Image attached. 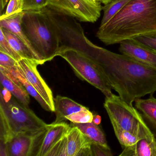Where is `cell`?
Masks as SVG:
<instances>
[{"instance_id": "6da1fadb", "label": "cell", "mask_w": 156, "mask_h": 156, "mask_svg": "<svg viewBox=\"0 0 156 156\" xmlns=\"http://www.w3.org/2000/svg\"><path fill=\"white\" fill-rule=\"evenodd\" d=\"M85 55L94 61L112 89L130 105L138 98L156 92V68L94 44Z\"/></svg>"}, {"instance_id": "7a4b0ae2", "label": "cell", "mask_w": 156, "mask_h": 156, "mask_svg": "<svg viewBox=\"0 0 156 156\" xmlns=\"http://www.w3.org/2000/svg\"><path fill=\"white\" fill-rule=\"evenodd\" d=\"M156 33V0H130L96 36L105 45Z\"/></svg>"}, {"instance_id": "3957f363", "label": "cell", "mask_w": 156, "mask_h": 156, "mask_svg": "<svg viewBox=\"0 0 156 156\" xmlns=\"http://www.w3.org/2000/svg\"><path fill=\"white\" fill-rule=\"evenodd\" d=\"M21 25L34 49L44 63L56 56L60 46L59 34L43 9L23 11Z\"/></svg>"}, {"instance_id": "277c9868", "label": "cell", "mask_w": 156, "mask_h": 156, "mask_svg": "<svg viewBox=\"0 0 156 156\" xmlns=\"http://www.w3.org/2000/svg\"><path fill=\"white\" fill-rule=\"evenodd\" d=\"M0 142L6 144L14 134L34 133L47 124L34 112L10 96L5 98L0 95Z\"/></svg>"}, {"instance_id": "5b68a950", "label": "cell", "mask_w": 156, "mask_h": 156, "mask_svg": "<svg viewBox=\"0 0 156 156\" xmlns=\"http://www.w3.org/2000/svg\"><path fill=\"white\" fill-rule=\"evenodd\" d=\"M104 107L113 127L129 131L141 139L156 138L140 112L123 101L119 96L113 94L110 97H106Z\"/></svg>"}, {"instance_id": "8992f818", "label": "cell", "mask_w": 156, "mask_h": 156, "mask_svg": "<svg viewBox=\"0 0 156 156\" xmlns=\"http://www.w3.org/2000/svg\"><path fill=\"white\" fill-rule=\"evenodd\" d=\"M57 56L65 60L77 76L99 89L105 97L112 95V87L99 66L91 58L75 49L66 47H60Z\"/></svg>"}, {"instance_id": "52a82bcc", "label": "cell", "mask_w": 156, "mask_h": 156, "mask_svg": "<svg viewBox=\"0 0 156 156\" xmlns=\"http://www.w3.org/2000/svg\"><path fill=\"white\" fill-rule=\"evenodd\" d=\"M47 8L79 21L92 23L98 20L103 10L98 0H49Z\"/></svg>"}, {"instance_id": "ba28073f", "label": "cell", "mask_w": 156, "mask_h": 156, "mask_svg": "<svg viewBox=\"0 0 156 156\" xmlns=\"http://www.w3.org/2000/svg\"><path fill=\"white\" fill-rule=\"evenodd\" d=\"M39 65L41 64L35 60L22 58L17 62L16 66L48 104L51 112H55L52 92L38 72Z\"/></svg>"}, {"instance_id": "9c48e42d", "label": "cell", "mask_w": 156, "mask_h": 156, "mask_svg": "<svg viewBox=\"0 0 156 156\" xmlns=\"http://www.w3.org/2000/svg\"><path fill=\"white\" fill-rule=\"evenodd\" d=\"M120 53L146 65L156 68V53L140 43L135 39L119 43Z\"/></svg>"}, {"instance_id": "30bf717a", "label": "cell", "mask_w": 156, "mask_h": 156, "mask_svg": "<svg viewBox=\"0 0 156 156\" xmlns=\"http://www.w3.org/2000/svg\"><path fill=\"white\" fill-rule=\"evenodd\" d=\"M65 138L67 156H92L91 141L77 127L71 126Z\"/></svg>"}, {"instance_id": "8fae6325", "label": "cell", "mask_w": 156, "mask_h": 156, "mask_svg": "<svg viewBox=\"0 0 156 156\" xmlns=\"http://www.w3.org/2000/svg\"><path fill=\"white\" fill-rule=\"evenodd\" d=\"M70 127L71 125L64 121L47 124L44 129L37 156H46L50 150L66 134Z\"/></svg>"}, {"instance_id": "7c38bea8", "label": "cell", "mask_w": 156, "mask_h": 156, "mask_svg": "<svg viewBox=\"0 0 156 156\" xmlns=\"http://www.w3.org/2000/svg\"><path fill=\"white\" fill-rule=\"evenodd\" d=\"M34 133L12 135L6 143L7 156H31Z\"/></svg>"}, {"instance_id": "4fadbf2b", "label": "cell", "mask_w": 156, "mask_h": 156, "mask_svg": "<svg viewBox=\"0 0 156 156\" xmlns=\"http://www.w3.org/2000/svg\"><path fill=\"white\" fill-rule=\"evenodd\" d=\"M0 81L2 86L9 91L19 102L28 107L30 94L22 84L9 70L0 66Z\"/></svg>"}, {"instance_id": "5bb4252c", "label": "cell", "mask_w": 156, "mask_h": 156, "mask_svg": "<svg viewBox=\"0 0 156 156\" xmlns=\"http://www.w3.org/2000/svg\"><path fill=\"white\" fill-rule=\"evenodd\" d=\"M23 11L16 13L5 19H0V27L8 29L19 37L25 45L41 61L42 64L44 63L41 58L35 51L31 44L30 42L27 38L22 27V19L23 16Z\"/></svg>"}, {"instance_id": "9a60e30c", "label": "cell", "mask_w": 156, "mask_h": 156, "mask_svg": "<svg viewBox=\"0 0 156 156\" xmlns=\"http://www.w3.org/2000/svg\"><path fill=\"white\" fill-rule=\"evenodd\" d=\"M55 113L56 119L54 123H60L66 120L67 116L88 108L76 103L71 98L57 96L54 99Z\"/></svg>"}, {"instance_id": "2e32d148", "label": "cell", "mask_w": 156, "mask_h": 156, "mask_svg": "<svg viewBox=\"0 0 156 156\" xmlns=\"http://www.w3.org/2000/svg\"><path fill=\"white\" fill-rule=\"evenodd\" d=\"M135 107L141 114L146 124L156 138V98L152 95L147 99L138 98Z\"/></svg>"}, {"instance_id": "e0dca14e", "label": "cell", "mask_w": 156, "mask_h": 156, "mask_svg": "<svg viewBox=\"0 0 156 156\" xmlns=\"http://www.w3.org/2000/svg\"><path fill=\"white\" fill-rule=\"evenodd\" d=\"M123 149L119 156H156V138L141 139Z\"/></svg>"}, {"instance_id": "ac0fdd59", "label": "cell", "mask_w": 156, "mask_h": 156, "mask_svg": "<svg viewBox=\"0 0 156 156\" xmlns=\"http://www.w3.org/2000/svg\"><path fill=\"white\" fill-rule=\"evenodd\" d=\"M71 126L77 127L91 142L108 146L105 133L93 121L86 123H72Z\"/></svg>"}, {"instance_id": "d6986e66", "label": "cell", "mask_w": 156, "mask_h": 156, "mask_svg": "<svg viewBox=\"0 0 156 156\" xmlns=\"http://www.w3.org/2000/svg\"><path fill=\"white\" fill-rule=\"evenodd\" d=\"M0 30L2 31L5 37L9 41L13 50L22 58L35 60L39 62L41 65L42 64L41 61L25 45V44L13 33L11 32L8 29L1 27H0Z\"/></svg>"}, {"instance_id": "ffe728a7", "label": "cell", "mask_w": 156, "mask_h": 156, "mask_svg": "<svg viewBox=\"0 0 156 156\" xmlns=\"http://www.w3.org/2000/svg\"><path fill=\"white\" fill-rule=\"evenodd\" d=\"M8 70H9L10 73L12 74L17 78V79L23 85L27 90L29 94L34 98L44 109L47 110V111H51V108L48 105V104L40 95L38 92L35 90V88L28 82V80L18 70L16 66L14 68L8 69Z\"/></svg>"}, {"instance_id": "44dd1931", "label": "cell", "mask_w": 156, "mask_h": 156, "mask_svg": "<svg viewBox=\"0 0 156 156\" xmlns=\"http://www.w3.org/2000/svg\"><path fill=\"white\" fill-rule=\"evenodd\" d=\"M130 0H113L102 8L104 14L100 26L107 23Z\"/></svg>"}, {"instance_id": "7402d4cb", "label": "cell", "mask_w": 156, "mask_h": 156, "mask_svg": "<svg viewBox=\"0 0 156 156\" xmlns=\"http://www.w3.org/2000/svg\"><path fill=\"white\" fill-rule=\"evenodd\" d=\"M115 135L122 148L132 146L141 139L139 136L129 131L123 130L117 127H113Z\"/></svg>"}, {"instance_id": "603a6c76", "label": "cell", "mask_w": 156, "mask_h": 156, "mask_svg": "<svg viewBox=\"0 0 156 156\" xmlns=\"http://www.w3.org/2000/svg\"><path fill=\"white\" fill-rule=\"evenodd\" d=\"M94 114L89 111L82 110L67 116L66 120H69L73 123H86L93 122Z\"/></svg>"}, {"instance_id": "cb8c5ba5", "label": "cell", "mask_w": 156, "mask_h": 156, "mask_svg": "<svg viewBox=\"0 0 156 156\" xmlns=\"http://www.w3.org/2000/svg\"><path fill=\"white\" fill-rule=\"evenodd\" d=\"M0 51L7 54L17 62L22 59L21 56L13 50L1 30H0Z\"/></svg>"}, {"instance_id": "d4e9b609", "label": "cell", "mask_w": 156, "mask_h": 156, "mask_svg": "<svg viewBox=\"0 0 156 156\" xmlns=\"http://www.w3.org/2000/svg\"><path fill=\"white\" fill-rule=\"evenodd\" d=\"M23 10L27 11L41 10L48 6L49 0H22Z\"/></svg>"}, {"instance_id": "484cf974", "label": "cell", "mask_w": 156, "mask_h": 156, "mask_svg": "<svg viewBox=\"0 0 156 156\" xmlns=\"http://www.w3.org/2000/svg\"><path fill=\"white\" fill-rule=\"evenodd\" d=\"M23 11L22 0H9L5 12L1 15L0 19H5Z\"/></svg>"}, {"instance_id": "4316f807", "label": "cell", "mask_w": 156, "mask_h": 156, "mask_svg": "<svg viewBox=\"0 0 156 156\" xmlns=\"http://www.w3.org/2000/svg\"><path fill=\"white\" fill-rule=\"evenodd\" d=\"M134 39L156 53V33L141 35Z\"/></svg>"}, {"instance_id": "83f0119b", "label": "cell", "mask_w": 156, "mask_h": 156, "mask_svg": "<svg viewBox=\"0 0 156 156\" xmlns=\"http://www.w3.org/2000/svg\"><path fill=\"white\" fill-rule=\"evenodd\" d=\"M92 156H112L113 154L109 146H105L98 143L91 142Z\"/></svg>"}, {"instance_id": "f1b7e54d", "label": "cell", "mask_w": 156, "mask_h": 156, "mask_svg": "<svg viewBox=\"0 0 156 156\" xmlns=\"http://www.w3.org/2000/svg\"><path fill=\"white\" fill-rule=\"evenodd\" d=\"M17 61L10 55L0 51V66L7 69H11L16 66Z\"/></svg>"}, {"instance_id": "f546056e", "label": "cell", "mask_w": 156, "mask_h": 156, "mask_svg": "<svg viewBox=\"0 0 156 156\" xmlns=\"http://www.w3.org/2000/svg\"><path fill=\"white\" fill-rule=\"evenodd\" d=\"M9 0H0V13L1 15L3 14V12L5 7L9 3Z\"/></svg>"}, {"instance_id": "4dcf8cb0", "label": "cell", "mask_w": 156, "mask_h": 156, "mask_svg": "<svg viewBox=\"0 0 156 156\" xmlns=\"http://www.w3.org/2000/svg\"><path fill=\"white\" fill-rule=\"evenodd\" d=\"M101 117L99 115H94V119H93V122L96 124V125H99L101 123Z\"/></svg>"}, {"instance_id": "1f68e13d", "label": "cell", "mask_w": 156, "mask_h": 156, "mask_svg": "<svg viewBox=\"0 0 156 156\" xmlns=\"http://www.w3.org/2000/svg\"><path fill=\"white\" fill-rule=\"evenodd\" d=\"M113 0H98V1L101 3V4L106 5L108 3H110L111 2L113 1Z\"/></svg>"}, {"instance_id": "d6a6232c", "label": "cell", "mask_w": 156, "mask_h": 156, "mask_svg": "<svg viewBox=\"0 0 156 156\" xmlns=\"http://www.w3.org/2000/svg\"></svg>"}]
</instances>
